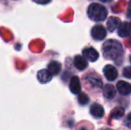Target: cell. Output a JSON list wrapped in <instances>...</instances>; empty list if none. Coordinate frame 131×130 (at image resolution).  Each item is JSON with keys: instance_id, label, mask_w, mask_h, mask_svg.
I'll return each mask as SVG.
<instances>
[{"instance_id": "ffe728a7", "label": "cell", "mask_w": 131, "mask_h": 130, "mask_svg": "<svg viewBox=\"0 0 131 130\" xmlns=\"http://www.w3.org/2000/svg\"><path fill=\"white\" fill-rule=\"evenodd\" d=\"M128 14L131 15V0L129 2V5H128Z\"/></svg>"}, {"instance_id": "6da1fadb", "label": "cell", "mask_w": 131, "mask_h": 130, "mask_svg": "<svg viewBox=\"0 0 131 130\" xmlns=\"http://www.w3.org/2000/svg\"><path fill=\"white\" fill-rule=\"evenodd\" d=\"M103 54L109 60H117L123 54V48L117 40H108L104 44Z\"/></svg>"}, {"instance_id": "30bf717a", "label": "cell", "mask_w": 131, "mask_h": 130, "mask_svg": "<svg viewBox=\"0 0 131 130\" xmlns=\"http://www.w3.org/2000/svg\"><path fill=\"white\" fill-rule=\"evenodd\" d=\"M86 81L91 85L92 87H95V88L102 87V80L96 74H94V73L89 74L86 77Z\"/></svg>"}, {"instance_id": "9c48e42d", "label": "cell", "mask_w": 131, "mask_h": 130, "mask_svg": "<svg viewBox=\"0 0 131 130\" xmlns=\"http://www.w3.org/2000/svg\"><path fill=\"white\" fill-rule=\"evenodd\" d=\"M117 90L119 93H121L123 96H128V94H131V85L128 82L125 81H119L117 83Z\"/></svg>"}, {"instance_id": "8992f818", "label": "cell", "mask_w": 131, "mask_h": 130, "mask_svg": "<svg viewBox=\"0 0 131 130\" xmlns=\"http://www.w3.org/2000/svg\"><path fill=\"white\" fill-rule=\"evenodd\" d=\"M52 78H53V75L51 74V72L48 69H41V70L38 71V75H37L38 80L42 84H46L50 82Z\"/></svg>"}, {"instance_id": "9a60e30c", "label": "cell", "mask_w": 131, "mask_h": 130, "mask_svg": "<svg viewBox=\"0 0 131 130\" xmlns=\"http://www.w3.org/2000/svg\"><path fill=\"white\" fill-rule=\"evenodd\" d=\"M47 69L50 71L51 74H52L53 76L57 75L61 71V63H58V62H56V61L51 62V63L48 64Z\"/></svg>"}, {"instance_id": "7a4b0ae2", "label": "cell", "mask_w": 131, "mask_h": 130, "mask_svg": "<svg viewBox=\"0 0 131 130\" xmlns=\"http://www.w3.org/2000/svg\"><path fill=\"white\" fill-rule=\"evenodd\" d=\"M107 10L104 5L97 3H93L88 6V15L94 21H103L107 17Z\"/></svg>"}, {"instance_id": "52a82bcc", "label": "cell", "mask_w": 131, "mask_h": 130, "mask_svg": "<svg viewBox=\"0 0 131 130\" xmlns=\"http://www.w3.org/2000/svg\"><path fill=\"white\" fill-rule=\"evenodd\" d=\"M70 90L72 94H79L81 91V85L79 82V78L77 76H74L71 78L70 81Z\"/></svg>"}, {"instance_id": "7402d4cb", "label": "cell", "mask_w": 131, "mask_h": 130, "mask_svg": "<svg viewBox=\"0 0 131 130\" xmlns=\"http://www.w3.org/2000/svg\"><path fill=\"white\" fill-rule=\"evenodd\" d=\"M100 1L104 2V3H106V2H110V1H112V0H100Z\"/></svg>"}, {"instance_id": "277c9868", "label": "cell", "mask_w": 131, "mask_h": 130, "mask_svg": "<svg viewBox=\"0 0 131 130\" xmlns=\"http://www.w3.org/2000/svg\"><path fill=\"white\" fill-rule=\"evenodd\" d=\"M104 74L105 78L110 81H113L118 77V70L114 66L112 65H106L104 68Z\"/></svg>"}, {"instance_id": "8fae6325", "label": "cell", "mask_w": 131, "mask_h": 130, "mask_svg": "<svg viewBox=\"0 0 131 130\" xmlns=\"http://www.w3.org/2000/svg\"><path fill=\"white\" fill-rule=\"evenodd\" d=\"M118 34L119 36L122 37V38H127L131 34V23L129 24L128 22H123L119 27V30H118Z\"/></svg>"}, {"instance_id": "ba28073f", "label": "cell", "mask_w": 131, "mask_h": 130, "mask_svg": "<svg viewBox=\"0 0 131 130\" xmlns=\"http://www.w3.org/2000/svg\"><path fill=\"white\" fill-rule=\"evenodd\" d=\"M90 113L94 118L100 119L103 118L104 115V110L100 104L98 103H94L93 105L90 107Z\"/></svg>"}, {"instance_id": "4fadbf2b", "label": "cell", "mask_w": 131, "mask_h": 130, "mask_svg": "<svg viewBox=\"0 0 131 130\" xmlns=\"http://www.w3.org/2000/svg\"><path fill=\"white\" fill-rule=\"evenodd\" d=\"M121 24V21L119 18L118 17H110L107 22V28L111 32L114 31L116 29H118Z\"/></svg>"}, {"instance_id": "5bb4252c", "label": "cell", "mask_w": 131, "mask_h": 130, "mask_svg": "<svg viewBox=\"0 0 131 130\" xmlns=\"http://www.w3.org/2000/svg\"><path fill=\"white\" fill-rule=\"evenodd\" d=\"M116 94V88L112 85H106L104 87V96L108 99H112Z\"/></svg>"}, {"instance_id": "5b68a950", "label": "cell", "mask_w": 131, "mask_h": 130, "mask_svg": "<svg viewBox=\"0 0 131 130\" xmlns=\"http://www.w3.org/2000/svg\"><path fill=\"white\" fill-rule=\"evenodd\" d=\"M83 55L90 62H95L99 57V54L93 47H86L83 50Z\"/></svg>"}, {"instance_id": "e0dca14e", "label": "cell", "mask_w": 131, "mask_h": 130, "mask_svg": "<svg viewBox=\"0 0 131 130\" xmlns=\"http://www.w3.org/2000/svg\"><path fill=\"white\" fill-rule=\"evenodd\" d=\"M78 100H79V102L81 104V105H85L88 102V96H86V94L82 93V94H79V96H78Z\"/></svg>"}, {"instance_id": "2e32d148", "label": "cell", "mask_w": 131, "mask_h": 130, "mask_svg": "<svg viewBox=\"0 0 131 130\" xmlns=\"http://www.w3.org/2000/svg\"><path fill=\"white\" fill-rule=\"evenodd\" d=\"M124 109L122 107H117L115 109H113L111 112V117L112 119H115V120H119L121 118H122V116L124 115Z\"/></svg>"}, {"instance_id": "3957f363", "label": "cell", "mask_w": 131, "mask_h": 130, "mask_svg": "<svg viewBox=\"0 0 131 130\" xmlns=\"http://www.w3.org/2000/svg\"><path fill=\"white\" fill-rule=\"evenodd\" d=\"M92 38L95 40H102L106 37L107 32L106 30L103 25H95L91 31Z\"/></svg>"}, {"instance_id": "ac0fdd59", "label": "cell", "mask_w": 131, "mask_h": 130, "mask_svg": "<svg viewBox=\"0 0 131 130\" xmlns=\"http://www.w3.org/2000/svg\"><path fill=\"white\" fill-rule=\"evenodd\" d=\"M123 75H124V77H126L127 78H131V66L126 67L123 69Z\"/></svg>"}, {"instance_id": "603a6c76", "label": "cell", "mask_w": 131, "mask_h": 130, "mask_svg": "<svg viewBox=\"0 0 131 130\" xmlns=\"http://www.w3.org/2000/svg\"><path fill=\"white\" fill-rule=\"evenodd\" d=\"M129 59H130V62H131V56H130V58H129Z\"/></svg>"}, {"instance_id": "d6986e66", "label": "cell", "mask_w": 131, "mask_h": 130, "mask_svg": "<svg viewBox=\"0 0 131 130\" xmlns=\"http://www.w3.org/2000/svg\"><path fill=\"white\" fill-rule=\"evenodd\" d=\"M35 3L39 4V5H46V4H48L51 0H33Z\"/></svg>"}, {"instance_id": "7c38bea8", "label": "cell", "mask_w": 131, "mask_h": 130, "mask_svg": "<svg viewBox=\"0 0 131 130\" xmlns=\"http://www.w3.org/2000/svg\"><path fill=\"white\" fill-rule=\"evenodd\" d=\"M74 65L79 70H84L88 67V61L83 56L76 55L74 58Z\"/></svg>"}, {"instance_id": "44dd1931", "label": "cell", "mask_w": 131, "mask_h": 130, "mask_svg": "<svg viewBox=\"0 0 131 130\" xmlns=\"http://www.w3.org/2000/svg\"><path fill=\"white\" fill-rule=\"evenodd\" d=\"M128 120V121H129L131 123V113H129V114L128 115V120Z\"/></svg>"}]
</instances>
